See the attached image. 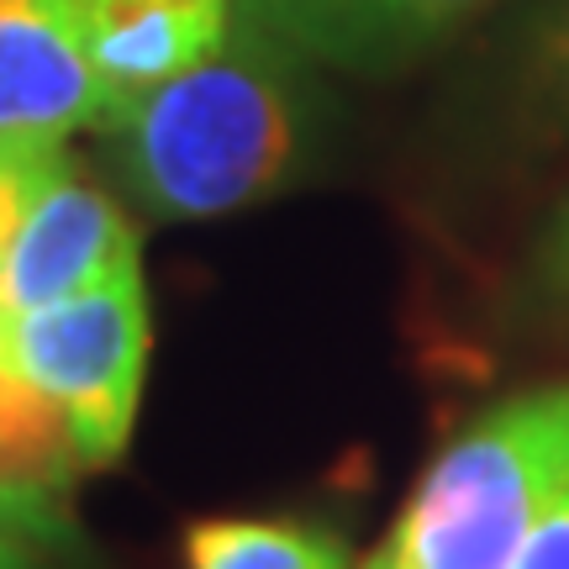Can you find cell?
Returning a JSON list of instances; mask_svg holds the SVG:
<instances>
[{"label":"cell","instance_id":"cell-1","mask_svg":"<svg viewBox=\"0 0 569 569\" xmlns=\"http://www.w3.org/2000/svg\"><path fill=\"white\" fill-rule=\"evenodd\" d=\"M106 132L127 196L148 217L196 222L269 201L301 174L317 96L301 53L232 21L217 53L148 90Z\"/></svg>","mask_w":569,"mask_h":569},{"label":"cell","instance_id":"cell-2","mask_svg":"<svg viewBox=\"0 0 569 569\" xmlns=\"http://www.w3.org/2000/svg\"><path fill=\"white\" fill-rule=\"evenodd\" d=\"M569 486V380L480 411L427 465L365 569H511Z\"/></svg>","mask_w":569,"mask_h":569},{"label":"cell","instance_id":"cell-3","mask_svg":"<svg viewBox=\"0 0 569 569\" xmlns=\"http://www.w3.org/2000/svg\"><path fill=\"white\" fill-rule=\"evenodd\" d=\"M142 365L148 296L138 269L17 317V369L63 407L84 469H106L127 453Z\"/></svg>","mask_w":569,"mask_h":569},{"label":"cell","instance_id":"cell-4","mask_svg":"<svg viewBox=\"0 0 569 569\" xmlns=\"http://www.w3.org/2000/svg\"><path fill=\"white\" fill-rule=\"evenodd\" d=\"M496 6L507 0H232L238 21H253L306 63L343 74H396Z\"/></svg>","mask_w":569,"mask_h":569},{"label":"cell","instance_id":"cell-5","mask_svg":"<svg viewBox=\"0 0 569 569\" xmlns=\"http://www.w3.org/2000/svg\"><path fill=\"white\" fill-rule=\"evenodd\" d=\"M122 269H138V232L122 217V206L80 180V169L69 163L32 201L0 259V301L11 317H27Z\"/></svg>","mask_w":569,"mask_h":569},{"label":"cell","instance_id":"cell-6","mask_svg":"<svg viewBox=\"0 0 569 569\" xmlns=\"http://www.w3.org/2000/svg\"><path fill=\"white\" fill-rule=\"evenodd\" d=\"M111 96L84 59L74 0H0V138L111 127Z\"/></svg>","mask_w":569,"mask_h":569},{"label":"cell","instance_id":"cell-7","mask_svg":"<svg viewBox=\"0 0 569 569\" xmlns=\"http://www.w3.org/2000/svg\"><path fill=\"white\" fill-rule=\"evenodd\" d=\"M74 6H80L84 59L111 96L117 117L163 80L217 53L238 21L232 0H74Z\"/></svg>","mask_w":569,"mask_h":569},{"label":"cell","instance_id":"cell-8","mask_svg":"<svg viewBox=\"0 0 569 569\" xmlns=\"http://www.w3.org/2000/svg\"><path fill=\"white\" fill-rule=\"evenodd\" d=\"M184 569H348V543L290 517H206L184 528Z\"/></svg>","mask_w":569,"mask_h":569},{"label":"cell","instance_id":"cell-9","mask_svg":"<svg viewBox=\"0 0 569 569\" xmlns=\"http://www.w3.org/2000/svg\"><path fill=\"white\" fill-rule=\"evenodd\" d=\"M84 475L63 407L17 365L0 369V486L69 490Z\"/></svg>","mask_w":569,"mask_h":569},{"label":"cell","instance_id":"cell-10","mask_svg":"<svg viewBox=\"0 0 569 569\" xmlns=\"http://www.w3.org/2000/svg\"><path fill=\"white\" fill-rule=\"evenodd\" d=\"M507 101L511 117L528 132H569V0H538L517 21L507 59Z\"/></svg>","mask_w":569,"mask_h":569},{"label":"cell","instance_id":"cell-11","mask_svg":"<svg viewBox=\"0 0 569 569\" xmlns=\"http://www.w3.org/2000/svg\"><path fill=\"white\" fill-rule=\"evenodd\" d=\"M0 569H96L63 490L0 486Z\"/></svg>","mask_w":569,"mask_h":569},{"label":"cell","instance_id":"cell-12","mask_svg":"<svg viewBox=\"0 0 569 569\" xmlns=\"http://www.w3.org/2000/svg\"><path fill=\"white\" fill-rule=\"evenodd\" d=\"M63 138H0V259L48 184L69 169Z\"/></svg>","mask_w":569,"mask_h":569},{"label":"cell","instance_id":"cell-13","mask_svg":"<svg viewBox=\"0 0 569 569\" xmlns=\"http://www.w3.org/2000/svg\"><path fill=\"white\" fill-rule=\"evenodd\" d=\"M522 290H528V301L549 306V311H569V196L553 206V217L532 238Z\"/></svg>","mask_w":569,"mask_h":569},{"label":"cell","instance_id":"cell-14","mask_svg":"<svg viewBox=\"0 0 569 569\" xmlns=\"http://www.w3.org/2000/svg\"><path fill=\"white\" fill-rule=\"evenodd\" d=\"M511 569H569V486L549 501V511L538 517V528L528 532V543L517 549Z\"/></svg>","mask_w":569,"mask_h":569},{"label":"cell","instance_id":"cell-15","mask_svg":"<svg viewBox=\"0 0 569 569\" xmlns=\"http://www.w3.org/2000/svg\"><path fill=\"white\" fill-rule=\"evenodd\" d=\"M17 365V317L6 311V301H0V369Z\"/></svg>","mask_w":569,"mask_h":569}]
</instances>
